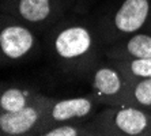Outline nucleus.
Instances as JSON below:
<instances>
[{
  "label": "nucleus",
  "instance_id": "f257e3e1",
  "mask_svg": "<svg viewBox=\"0 0 151 136\" xmlns=\"http://www.w3.org/2000/svg\"><path fill=\"white\" fill-rule=\"evenodd\" d=\"M64 17L49 29L46 44L50 59L63 73L72 78L88 79L94 67L105 57V45L95 23Z\"/></svg>",
  "mask_w": 151,
  "mask_h": 136
},
{
  "label": "nucleus",
  "instance_id": "f03ea898",
  "mask_svg": "<svg viewBox=\"0 0 151 136\" xmlns=\"http://www.w3.org/2000/svg\"><path fill=\"white\" fill-rule=\"evenodd\" d=\"M151 14V0H123L95 22L104 45L146 30Z\"/></svg>",
  "mask_w": 151,
  "mask_h": 136
},
{
  "label": "nucleus",
  "instance_id": "7ed1b4c3",
  "mask_svg": "<svg viewBox=\"0 0 151 136\" xmlns=\"http://www.w3.org/2000/svg\"><path fill=\"white\" fill-rule=\"evenodd\" d=\"M97 136H150L151 112L131 105L105 106L93 117Z\"/></svg>",
  "mask_w": 151,
  "mask_h": 136
},
{
  "label": "nucleus",
  "instance_id": "20e7f679",
  "mask_svg": "<svg viewBox=\"0 0 151 136\" xmlns=\"http://www.w3.org/2000/svg\"><path fill=\"white\" fill-rule=\"evenodd\" d=\"M40 50L38 32L29 24L1 12L0 17V56L1 65L23 63Z\"/></svg>",
  "mask_w": 151,
  "mask_h": 136
},
{
  "label": "nucleus",
  "instance_id": "39448f33",
  "mask_svg": "<svg viewBox=\"0 0 151 136\" xmlns=\"http://www.w3.org/2000/svg\"><path fill=\"white\" fill-rule=\"evenodd\" d=\"M71 8L64 0H1V12L29 24L37 32H45L60 22Z\"/></svg>",
  "mask_w": 151,
  "mask_h": 136
},
{
  "label": "nucleus",
  "instance_id": "423d86ee",
  "mask_svg": "<svg viewBox=\"0 0 151 136\" xmlns=\"http://www.w3.org/2000/svg\"><path fill=\"white\" fill-rule=\"evenodd\" d=\"M99 102L90 93L87 95L70 98H55L50 102L48 112L38 128L37 136H41L44 131L59 124L74 121H90L99 110Z\"/></svg>",
  "mask_w": 151,
  "mask_h": 136
},
{
  "label": "nucleus",
  "instance_id": "0eeeda50",
  "mask_svg": "<svg viewBox=\"0 0 151 136\" xmlns=\"http://www.w3.org/2000/svg\"><path fill=\"white\" fill-rule=\"evenodd\" d=\"M88 82L91 87V94L101 105H124L129 83L114 61L108 59L101 60L91 71Z\"/></svg>",
  "mask_w": 151,
  "mask_h": 136
},
{
  "label": "nucleus",
  "instance_id": "6e6552de",
  "mask_svg": "<svg viewBox=\"0 0 151 136\" xmlns=\"http://www.w3.org/2000/svg\"><path fill=\"white\" fill-rule=\"evenodd\" d=\"M53 97L41 94L33 104L12 113L0 112V135L37 136Z\"/></svg>",
  "mask_w": 151,
  "mask_h": 136
},
{
  "label": "nucleus",
  "instance_id": "1a4fd4ad",
  "mask_svg": "<svg viewBox=\"0 0 151 136\" xmlns=\"http://www.w3.org/2000/svg\"><path fill=\"white\" fill-rule=\"evenodd\" d=\"M151 57V32L140 30L105 46V59L125 61Z\"/></svg>",
  "mask_w": 151,
  "mask_h": 136
},
{
  "label": "nucleus",
  "instance_id": "9d476101",
  "mask_svg": "<svg viewBox=\"0 0 151 136\" xmlns=\"http://www.w3.org/2000/svg\"><path fill=\"white\" fill-rule=\"evenodd\" d=\"M42 93L26 84H3L0 91V112L12 113L29 106Z\"/></svg>",
  "mask_w": 151,
  "mask_h": 136
},
{
  "label": "nucleus",
  "instance_id": "9b49d317",
  "mask_svg": "<svg viewBox=\"0 0 151 136\" xmlns=\"http://www.w3.org/2000/svg\"><path fill=\"white\" fill-rule=\"evenodd\" d=\"M124 105H131L151 112V78L129 83Z\"/></svg>",
  "mask_w": 151,
  "mask_h": 136
},
{
  "label": "nucleus",
  "instance_id": "f8f14e48",
  "mask_svg": "<svg viewBox=\"0 0 151 136\" xmlns=\"http://www.w3.org/2000/svg\"><path fill=\"white\" fill-rule=\"evenodd\" d=\"M41 136H97V131L90 121H74L59 124L42 132Z\"/></svg>",
  "mask_w": 151,
  "mask_h": 136
},
{
  "label": "nucleus",
  "instance_id": "ddd939ff",
  "mask_svg": "<svg viewBox=\"0 0 151 136\" xmlns=\"http://www.w3.org/2000/svg\"><path fill=\"white\" fill-rule=\"evenodd\" d=\"M114 63L123 72L125 79L128 80V83L151 78V57L114 61Z\"/></svg>",
  "mask_w": 151,
  "mask_h": 136
},
{
  "label": "nucleus",
  "instance_id": "4468645a",
  "mask_svg": "<svg viewBox=\"0 0 151 136\" xmlns=\"http://www.w3.org/2000/svg\"><path fill=\"white\" fill-rule=\"evenodd\" d=\"M97 3V0H78L75 7L72 8V14H76V15H86L90 12L94 4Z\"/></svg>",
  "mask_w": 151,
  "mask_h": 136
},
{
  "label": "nucleus",
  "instance_id": "2eb2a0df",
  "mask_svg": "<svg viewBox=\"0 0 151 136\" xmlns=\"http://www.w3.org/2000/svg\"><path fill=\"white\" fill-rule=\"evenodd\" d=\"M64 1H65V4H67L68 7L71 8V11H72V8L75 7V4H76L78 0H64Z\"/></svg>",
  "mask_w": 151,
  "mask_h": 136
},
{
  "label": "nucleus",
  "instance_id": "dca6fc26",
  "mask_svg": "<svg viewBox=\"0 0 151 136\" xmlns=\"http://www.w3.org/2000/svg\"><path fill=\"white\" fill-rule=\"evenodd\" d=\"M146 30H150V32H151V14H150V18H148V23H147V27H146Z\"/></svg>",
  "mask_w": 151,
  "mask_h": 136
},
{
  "label": "nucleus",
  "instance_id": "f3484780",
  "mask_svg": "<svg viewBox=\"0 0 151 136\" xmlns=\"http://www.w3.org/2000/svg\"><path fill=\"white\" fill-rule=\"evenodd\" d=\"M150 136H151V132H150Z\"/></svg>",
  "mask_w": 151,
  "mask_h": 136
}]
</instances>
